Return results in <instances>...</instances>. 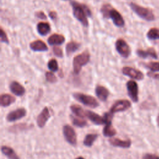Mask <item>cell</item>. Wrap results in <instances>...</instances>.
Instances as JSON below:
<instances>
[{
  "label": "cell",
  "mask_w": 159,
  "mask_h": 159,
  "mask_svg": "<svg viewBox=\"0 0 159 159\" xmlns=\"http://www.w3.org/2000/svg\"><path fill=\"white\" fill-rule=\"evenodd\" d=\"M71 5L72 6L74 17L80 22L83 26L88 27L89 24L87 16H91V12L89 7L85 4L76 1H72Z\"/></svg>",
  "instance_id": "6da1fadb"
},
{
  "label": "cell",
  "mask_w": 159,
  "mask_h": 159,
  "mask_svg": "<svg viewBox=\"0 0 159 159\" xmlns=\"http://www.w3.org/2000/svg\"><path fill=\"white\" fill-rule=\"evenodd\" d=\"M101 12L104 17L111 19L116 26L118 27H122L125 25V21L122 15L110 4H104L101 9Z\"/></svg>",
  "instance_id": "7a4b0ae2"
},
{
  "label": "cell",
  "mask_w": 159,
  "mask_h": 159,
  "mask_svg": "<svg viewBox=\"0 0 159 159\" xmlns=\"http://www.w3.org/2000/svg\"><path fill=\"white\" fill-rule=\"evenodd\" d=\"M129 6L131 9L140 18L147 21H153L155 20V16L150 9L140 6L134 2H130Z\"/></svg>",
  "instance_id": "3957f363"
},
{
  "label": "cell",
  "mask_w": 159,
  "mask_h": 159,
  "mask_svg": "<svg viewBox=\"0 0 159 159\" xmlns=\"http://www.w3.org/2000/svg\"><path fill=\"white\" fill-rule=\"evenodd\" d=\"M90 59V54L88 52L85 51L83 53L76 55L73 60V71L75 74L78 75L81 68L82 66L87 64Z\"/></svg>",
  "instance_id": "277c9868"
},
{
  "label": "cell",
  "mask_w": 159,
  "mask_h": 159,
  "mask_svg": "<svg viewBox=\"0 0 159 159\" xmlns=\"http://www.w3.org/2000/svg\"><path fill=\"white\" fill-rule=\"evenodd\" d=\"M73 96L78 101L88 107L95 108L99 106L98 101L92 96L81 93H75L73 94Z\"/></svg>",
  "instance_id": "5b68a950"
},
{
  "label": "cell",
  "mask_w": 159,
  "mask_h": 159,
  "mask_svg": "<svg viewBox=\"0 0 159 159\" xmlns=\"http://www.w3.org/2000/svg\"><path fill=\"white\" fill-rule=\"evenodd\" d=\"M117 52L124 58H128L131 53V50L127 43L122 39L117 40L115 43Z\"/></svg>",
  "instance_id": "8992f818"
},
{
  "label": "cell",
  "mask_w": 159,
  "mask_h": 159,
  "mask_svg": "<svg viewBox=\"0 0 159 159\" xmlns=\"http://www.w3.org/2000/svg\"><path fill=\"white\" fill-rule=\"evenodd\" d=\"M126 87L130 98L133 102H137L139 100V88L137 83L134 80H129L127 82Z\"/></svg>",
  "instance_id": "52a82bcc"
},
{
  "label": "cell",
  "mask_w": 159,
  "mask_h": 159,
  "mask_svg": "<svg viewBox=\"0 0 159 159\" xmlns=\"http://www.w3.org/2000/svg\"><path fill=\"white\" fill-rule=\"evenodd\" d=\"M122 72L123 75L134 80H142L144 78V75L141 71L130 66H124L122 70Z\"/></svg>",
  "instance_id": "ba28073f"
},
{
  "label": "cell",
  "mask_w": 159,
  "mask_h": 159,
  "mask_svg": "<svg viewBox=\"0 0 159 159\" xmlns=\"http://www.w3.org/2000/svg\"><path fill=\"white\" fill-rule=\"evenodd\" d=\"M63 134L65 140L71 145L76 144V135L74 129L68 125H65L63 127Z\"/></svg>",
  "instance_id": "9c48e42d"
},
{
  "label": "cell",
  "mask_w": 159,
  "mask_h": 159,
  "mask_svg": "<svg viewBox=\"0 0 159 159\" xmlns=\"http://www.w3.org/2000/svg\"><path fill=\"white\" fill-rule=\"evenodd\" d=\"M131 106L130 102L127 99H120L117 101L111 107L110 112L112 114L124 111Z\"/></svg>",
  "instance_id": "30bf717a"
},
{
  "label": "cell",
  "mask_w": 159,
  "mask_h": 159,
  "mask_svg": "<svg viewBox=\"0 0 159 159\" xmlns=\"http://www.w3.org/2000/svg\"><path fill=\"white\" fill-rule=\"evenodd\" d=\"M26 110L24 108H18L14 111L10 112L6 116V119L9 122L17 120L26 115Z\"/></svg>",
  "instance_id": "8fae6325"
},
{
  "label": "cell",
  "mask_w": 159,
  "mask_h": 159,
  "mask_svg": "<svg viewBox=\"0 0 159 159\" xmlns=\"http://www.w3.org/2000/svg\"><path fill=\"white\" fill-rule=\"evenodd\" d=\"M50 117V114L47 107H45L37 118V124L38 126L42 128Z\"/></svg>",
  "instance_id": "7c38bea8"
},
{
  "label": "cell",
  "mask_w": 159,
  "mask_h": 159,
  "mask_svg": "<svg viewBox=\"0 0 159 159\" xmlns=\"http://www.w3.org/2000/svg\"><path fill=\"white\" fill-rule=\"evenodd\" d=\"M86 117H87L93 123L96 125H102L106 124L103 117L99 116L98 114L91 111H86Z\"/></svg>",
  "instance_id": "4fadbf2b"
},
{
  "label": "cell",
  "mask_w": 159,
  "mask_h": 159,
  "mask_svg": "<svg viewBox=\"0 0 159 159\" xmlns=\"http://www.w3.org/2000/svg\"><path fill=\"white\" fill-rule=\"evenodd\" d=\"M137 55L142 58H146L148 57L153 58L154 59L158 58V55L157 54L156 51L153 48H148L146 50H143L142 49H138L136 51Z\"/></svg>",
  "instance_id": "5bb4252c"
},
{
  "label": "cell",
  "mask_w": 159,
  "mask_h": 159,
  "mask_svg": "<svg viewBox=\"0 0 159 159\" xmlns=\"http://www.w3.org/2000/svg\"><path fill=\"white\" fill-rule=\"evenodd\" d=\"M9 88L11 91L15 95L17 96H22L24 94L25 92V88L23 87L22 85H21L20 83H19L17 81H12L10 85Z\"/></svg>",
  "instance_id": "9a60e30c"
},
{
  "label": "cell",
  "mask_w": 159,
  "mask_h": 159,
  "mask_svg": "<svg viewBox=\"0 0 159 159\" xmlns=\"http://www.w3.org/2000/svg\"><path fill=\"white\" fill-rule=\"evenodd\" d=\"M29 46L30 49L34 52H45L48 50L47 45L41 40H37L32 42Z\"/></svg>",
  "instance_id": "2e32d148"
},
{
  "label": "cell",
  "mask_w": 159,
  "mask_h": 159,
  "mask_svg": "<svg viewBox=\"0 0 159 159\" xmlns=\"http://www.w3.org/2000/svg\"><path fill=\"white\" fill-rule=\"evenodd\" d=\"M95 93L97 97L102 101H106L109 94L108 89L106 87L101 85H98L96 87Z\"/></svg>",
  "instance_id": "e0dca14e"
},
{
  "label": "cell",
  "mask_w": 159,
  "mask_h": 159,
  "mask_svg": "<svg viewBox=\"0 0 159 159\" xmlns=\"http://www.w3.org/2000/svg\"><path fill=\"white\" fill-rule=\"evenodd\" d=\"M65 39L63 35L58 34H53L48 37L47 42L50 45H61L65 42Z\"/></svg>",
  "instance_id": "ac0fdd59"
},
{
  "label": "cell",
  "mask_w": 159,
  "mask_h": 159,
  "mask_svg": "<svg viewBox=\"0 0 159 159\" xmlns=\"http://www.w3.org/2000/svg\"><path fill=\"white\" fill-rule=\"evenodd\" d=\"M110 143L114 147H120V148H129L131 145V141L130 140H122L119 139H111L109 140Z\"/></svg>",
  "instance_id": "d6986e66"
},
{
  "label": "cell",
  "mask_w": 159,
  "mask_h": 159,
  "mask_svg": "<svg viewBox=\"0 0 159 159\" xmlns=\"http://www.w3.org/2000/svg\"><path fill=\"white\" fill-rule=\"evenodd\" d=\"M16 101V99L14 96L9 94H2L1 95L0 103L1 106L2 107H7L14 103Z\"/></svg>",
  "instance_id": "ffe728a7"
},
{
  "label": "cell",
  "mask_w": 159,
  "mask_h": 159,
  "mask_svg": "<svg viewBox=\"0 0 159 159\" xmlns=\"http://www.w3.org/2000/svg\"><path fill=\"white\" fill-rule=\"evenodd\" d=\"M1 152L9 159H19V157L16 153L14 150L9 147H7L6 145L2 146Z\"/></svg>",
  "instance_id": "44dd1931"
},
{
  "label": "cell",
  "mask_w": 159,
  "mask_h": 159,
  "mask_svg": "<svg viewBox=\"0 0 159 159\" xmlns=\"http://www.w3.org/2000/svg\"><path fill=\"white\" fill-rule=\"evenodd\" d=\"M37 30L40 35H46L50 32L51 29L48 23L40 22L37 25Z\"/></svg>",
  "instance_id": "7402d4cb"
},
{
  "label": "cell",
  "mask_w": 159,
  "mask_h": 159,
  "mask_svg": "<svg viewBox=\"0 0 159 159\" xmlns=\"http://www.w3.org/2000/svg\"><path fill=\"white\" fill-rule=\"evenodd\" d=\"M70 109L72 112L76 116L81 118L86 117V111H84L83 109L80 106L73 104L70 106Z\"/></svg>",
  "instance_id": "603a6c76"
},
{
  "label": "cell",
  "mask_w": 159,
  "mask_h": 159,
  "mask_svg": "<svg viewBox=\"0 0 159 159\" xmlns=\"http://www.w3.org/2000/svg\"><path fill=\"white\" fill-rule=\"evenodd\" d=\"M103 135L106 137H112L116 134V130L113 127V126L111 124V122L106 123L103 130H102Z\"/></svg>",
  "instance_id": "cb8c5ba5"
},
{
  "label": "cell",
  "mask_w": 159,
  "mask_h": 159,
  "mask_svg": "<svg viewBox=\"0 0 159 159\" xmlns=\"http://www.w3.org/2000/svg\"><path fill=\"white\" fill-rule=\"evenodd\" d=\"M80 44L76 42H68L66 45V52L68 56L71 55L80 48Z\"/></svg>",
  "instance_id": "d4e9b609"
},
{
  "label": "cell",
  "mask_w": 159,
  "mask_h": 159,
  "mask_svg": "<svg viewBox=\"0 0 159 159\" xmlns=\"http://www.w3.org/2000/svg\"><path fill=\"white\" fill-rule=\"evenodd\" d=\"M98 137V135L96 134H89L86 135L84 139L83 144L86 147L92 146L94 142L96 140Z\"/></svg>",
  "instance_id": "484cf974"
},
{
  "label": "cell",
  "mask_w": 159,
  "mask_h": 159,
  "mask_svg": "<svg viewBox=\"0 0 159 159\" xmlns=\"http://www.w3.org/2000/svg\"><path fill=\"white\" fill-rule=\"evenodd\" d=\"M147 37L150 40L159 39V29L155 27L150 29L147 33Z\"/></svg>",
  "instance_id": "4316f807"
},
{
  "label": "cell",
  "mask_w": 159,
  "mask_h": 159,
  "mask_svg": "<svg viewBox=\"0 0 159 159\" xmlns=\"http://www.w3.org/2000/svg\"><path fill=\"white\" fill-rule=\"evenodd\" d=\"M81 117H76L75 116H71V120L72 123L74 125L78 127H84L86 124L87 122L85 120L81 119Z\"/></svg>",
  "instance_id": "83f0119b"
},
{
  "label": "cell",
  "mask_w": 159,
  "mask_h": 159,
  "mask_svg": "<svg viewBox=\"0 0 159 159\" xmlns=\"http://www.w3.org/2000/svg\"><path fill=\"white\" fill-rule=\"evenodd\" d=\"M27 128H29V127L26 124H18L11 127L9 129V130L12 132L16 133V132H19L20 131L24 130Z\"/></svg>",
  "instance_id": "f1b7e54d"
},
{
  "label": "cell",
  "mask_w": 159,
  "mask_h": 159,
  "mask_svg": "<svg viewBox=\"0 0 159 159\" xmlns=\"http://www.w3.org/2000/svg\"><path fill=\"white\" fill-rule=\"evenodd\" d=\"M48 69L53 72H55L58 69V65L57 61L55 59H51L48 61L47 64Z\"/></svg>",
  "instance_id": "f546056e"
},
{
  "label": "cell",
  "mask_w": 159,
  "mask_h": 159,
  "mask_svg": "<svg viewBox=\"0 0 159 159\" xmlns=\"http://www.w3.org/2000/svg\"><path fill=\"white\" fill-rule=\"evenodd\" d=\"M145 67L151 70V71H159V62H149L145 65Z\"/></svg>",
  "instance_id": "4dcf8cb0"
},
{
  "label": "cell",
  "mask_w": 159,
  "mask_h": 159,
  "mask_svg": "<svg viewBox=\"0 0 159 159\" xmlns=\"http://www.w3.org/2000/svg\"><path fill=\"white\" fill-rule=\"evenodd\" d=\"M46 80L49 83H55L57 81V77L51 71H47L45 73Z\"/></svg>",
  "instance_id": "1f68e13d"
},
{
  "label": "cell",
  "mask_w": 159,
  "mask_h": 159,
  "mask_svg": "<svg viewBox=\"0 0 159 159\" xmlns=\"http://www.w3.org/2000/svg\"><path fill=\"white\" fill-rule=\"evenodd\" d=\"M0 39H1V42L2 43H9V39L7 38V34L4 32V30L2 29V28H1V32H0Z\"/></svg>",
  "instance_id": "d6a6232c"
},
{
  "label": "cell",
  "mask_w": 159,
  "mask_h": 159,
  "mask_svg": "<svg viewBox=\"0 0 159 159\" xmlns=\"http://www.w3.org/2000/svg\"><path fill=\"white\" fill-rule=\"evenodd\" d=\"M53 52L55 54V55H56L58 57H63V51L61 50V48L58 47H55L53 48Z\"/></svg>",
  "instance_id": "836d02e7"
},
{
  "label": "cell",
  "mask_w": 159,
  "mask_h": 159,
  "mask_svg": "<svg viewBox=\"0 0 159 159\" xmlns=\"http://www.w3.org/2000/svg\"><path fill=\"white\" fill-rule=\"evenodd\" d=\"M35 16L37 17V18H39V19H47V16L46 15L44 14L43 12L42 11H38V12H36V13L35 14Z\"/></svg>",
  "instance_id": "e575fe53"
},
{
  "label": "cell",
  "mask_w": 159,
  "mask_h": 159,
  "mask_svg": "<svg viewBox=\"0 0 159 159\" xmlns=\"http://www.w3.org/2000/svg\"><path fill=\"white\" fill-rule=\"evenodd\" d=\"M147 75L150 77L153 78L154 79H159V74L158 73H155L153 71H149L147 73Z\"/></svg>",
  "instance_id": "d590c367"
},
{
  "label": "cell",
  "mask_w": 159,
  "mask_h": 159,
  "mask_svg": "<svg viewBox=\"0 0 159 159\" xmlns=\"http://www.w3.org/2000/svg\"><path fill=\"white\" fill-rule=\"evenodd\" d=\"M144 158L145 159H159V157L152 154H146L144 156Z\"/></svg>",
  "instance_id": "8d00e7d4"
},
{
  "label": "cell",
  "mask_w": 159,
  "mask_h": 159,
  "mask_svg": "<svg viewBox=\"0 0 159 159\" xmlns=\"http://www.w3.org/2000/svg\"><path fill=\"white\" fill-rule=\"evenodd\" d=\"M50 17L52 19V20H55L57 17V14L55 11H50L48 14Z\"/></svg>",
  "instance_id": "74e56055"
},
{
  "label": "cell",
  "mask_w": 159,
  "mask_h": 159,
  "mask_svg": "<svg viewBox=\"0 0 159 159\" xmlns=\"http://www.w3.org/2000/svg\"><path fill=\"white\" fill-rule=\"evenodd\" d=\"M157 124H158V125L159 126V115L158 116V117H157Z\"/></svg>",
  "instance_id": "f35d334b"
},
{
  "label": "cell",
  "mask_w": 159,
  "mask_h": 159,
  "mask_svg": "<svg viewBox=\"0 0 159 159\" xmlns=\"http://www.w3.org/2000/svg\"><path fill=\"white\" fill-rule=\"evenodd\" d=\"M75 159H84L83 157H77V158H76Z\"/></svg>",
  "instance_id": "ab89813d"
},
{
  "label": "cell",
  "mask_w": 159,
  "mask_h": 159,
  "mask_svg": "<svg viewBox=\"0 0 159 159\" xmlns=\"http://www.w3.org/2000/svg\"><path fill=\"white\" fill-rule=\"evenodd\" d=\"M63 1H67V0H63Z\"/></svg>",
  "instance_id": "60d3db41"
}]
</instances>
